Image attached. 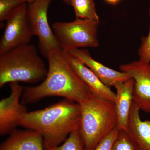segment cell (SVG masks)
I'll list each match as a JSON object with an SVG mask.
<instances>
[{"label": "cell", "mask_w": 150, "mask_h": 150, "mask_svg": "<svg viewBox=\"0 0 150 150\" xmlns=\"http://www.w3.org/2000/svg\"><path fill=\"white\" fill-rule=\"evenodd\" d=\"M47 76L37 86L23 88L21 103L25 105L38 102L44 98L58 96L80 103L91 93L88 88L75 72L62 50L51 52L47 58Z\"/></svg>", "instance_id": "1"}, {"label": "cell", "mask_w": 150, "mask_h": 150, "mask_svg": "<svg viewBox=\"0 0 150 150\" xmlns=\"http://www.w3.org/2000/svg\"><path fill=\"white\" fill-rule=\"evenodd\" d=\"M80 121L79 104L64 98L44 109L28 112L19 126L39 133L47 150L64 143L71 133L79 129Z\"/></svg>", "instance_id": "2"}, {"label": "cell", "mask_w": 150, "mask_h": 150, "mask_svg": "<svg viewBox=\"0 0 150 150\" xmlns=\"http://www.w3.org/2000/svg\"><path fill=\"white\" fill-rule=\"evenodd\" d=\"M79 104L81 121L79 130L84 150H94L103 137L117 128L115 103L91 93Z\"/></svg>", "instance_id": "3"}, {"label": "cell", "mask_w": 150, "mask_h": 150, "mask_svg": "<svg viewBox=\"0 0 150 150\" xmlns=\"http://www.w3.org/2000/svg\"><path fill=\"white\" fill-rule=\"evenodd\" d=\"M48 69L31 44L16 47L0 55V87L11 83L34 84L44 81Z\"/></svg>", "instance_id": "4"}, {"label": "cell", "mask_w": 150, "mask_h": 150, "mask_svg": "<svg viewBox=\"0 0 150 150\" xmlns=\"http://www.w3.org/2000/svg\"><path fill=\"white\" fill-rule=\"evenodd\" d=\"M99 21L76 18L71 22H57L52 28L56 40L65 52L80 48H96Z\"/></svg>", "instance_id": "5"}, {"label": "cell", "mask_w": 150, "mask_h": 150, "mask_svg": "<svg viewBox=\"0 0 150 150\" xmlns=\"http://www.w3.org/2000/svg\"><path fill=\"white\" fill-rule=\"evenodd\" d=\"M52 0H35L27 4V16L33 35L37 36L38 46L43 57L47 58L51 52L62 50L49 25V6Z\"/></svg>", "instance_id": "6"}, {"label": "cell", "mask_w": 150, "mask_h": 150, "mask_svg": "<svg viewBox=\"0 0 150 150\" xmlns=\"http://www.w3.org/2000/svg\"><path fill=\"white\" fill-rule=\"evenodd\" d=\"M27 4L25 3L10 14L0 40V55L11 49L28 45L33 36L27 16Z\"/></svg>", "instance_id": "7"}, {"label": "cell", "mask_w": 150, "mask_h": 150, "mask_svg": "<svg viewBox=\"0 0 150 150\" xmlns=\"http://www.w3.org/2000/svg\"><path fill=\"white\" fill-rule=\"evenodd\" d=\"M11 94L0 101V135L9 134L15 130L22 117L28 112L27 108L21 103L24 87L18 83H9Z\"/></svg>", "instance_id": "8"}, {"label": "cell", "mask_w": 150, "mask_h": 150, "mask_svg": "<svg viewBox=\"0 0 150 150\" xmlns=\"http://www.w3.org/2000/svg\"><path fill=\"white\" fill-rule=\"evenodd\" d=\"M134 80L133 101L140 110L150 113V64L139 61L119 67Z\"/></svg>", "instance_id": "9"}, {"label": "cell", "mask_w": 150, "mask_h": 150, "mask_svg": "<svg viewBox=\"0 0 150 150\" xmlns=\"http://www.w3.org/2000/svg\"><path fill=\"white\" fill-rule=\"evenodd\" d=\"M66 53L79 60L108 87H114L118 83L126 81L132 78L127 73L112 69L97 62L91 57L86 49L78 48Z\"/></svg>", "instance_id": "10"}, {"label": "cell", "mask_w": 150, "mask_h": 150, "mask_svg": "<svg viewBox=\"0 0 150 150\" xmlns=\"http://www.w3.org/2000/svg\"><path fill=\"white\" fill-rule=\"evenodd\" d=\"M67 53V59L73 69L88 88L93 94L105 100L115 102V93L105 85L86 66L79 60Z\"/></svg>", "instance_id": "11"}, {"label": "cell", "mask_w": 150, "mask_h": 150, "mask_svg": "<svg viewBox=\"0 0 150 150\" xmlns=\"http://www.w3.org/2000/svg\"><path fill=\"white\" fill-rule=\"evenodd\" d=\"M0 146V150H45L43 137L31 129L14 130Z\"/></svg>", "instance_id": "12"}, {"label": "cell", "mask_w": 150, "mask_h": 150, "mask_svg": "<svg viewBox=\"0 0 150 150\" xmlns=\"http://www.w3.org/2000/svg\"><path fill=\"white\" fill-rule=\"evenodd\" d=\"M135 81L133 78L114 86L116 89L114 103L118 118V129L128 130L129 113L133 103V91Z\"/></svg>", "instance_id": "13"}, {"label": "cell", "mask_w": 150, "mask_h": 150, "mask_svg": "<svg viewBox=\"0 0 150 150\" xmlns=\"http://www.w3.org/2000/svg\"><path fill=\"white\" fill-rule=\"evenodd\" d=\"M139 111L133 101L129 113L128 130L140 150H150V120L142 121Z\"/></svg>", "instance_id": "14"}, {"label": "cell", "mask_w": 150, "mask_h": 150, "mask_svg": "<svg viewBox=\"0 0 150 150\" xmlns=\"http://www.w3.org/2000/svg\"><path fill=\"white\" fill-rule=\"evenodd\" d=\"M76 18L99 21L94 0H71Z\"/></svg>", "instance_id": "15"}, {"label": "cell", "mask_w": 150, "mask_h": 150, "mask_svg": "<svg viewBox=\"0 0 150 150\" xmlns=\"http://www.w3.org/2000/svg\"><path fill=\"white\" fill-rule=\"evenodd\" d=\"M112 150H140L139 145L128 130L119 129Z\"/></svg>", "instance_id": "16"}, {"label": "cell", "mask_w": 150, "mask_h": 150, "mask_svg": "<svg viewBox=\"0 0 150 150\" xmlns=\"http://www.w3.org/2000/svg\"><path fill=\"white\" fill-rule=\"evenodd\" d=\"M47 150H84V144L79 129L73 131L62 145Z\"/></svg>", "instance_id": "17"}, {"label": "cell", "mask_w": 150, "mask_h": 150, "mask_svg": "<svg viewBox=\"0 0 150 150\" xmlns=\"http://www.w3.org/2000/svg\"><path fill=\"white\" fill-rule=\"evenodd\" d=\"M26 2V0H0V21H6L15 9Z\"/></svg>", "instance_id": "18"}, {"label": "cell", "mask_w": 150, "mask_h": 150, "mask_svg": "<svg viewBox=\"0 0 150 150\" xmlns=\"http://www.w3.org/2000/svg\"><path fill=\"white\" fill-rule=\"evenodd\" d=\"M148 13L150 18V6ZM138 54L140 61L150 63V25L148 35L142 36L141 38V45L138 50Z\"/></svg>", "instance_id": "19"}, {"label": "cell", "mask_w": 150, "mask_h": 150, "mask_svg": "<svg viewBox=\"0 0 150 150\" xmlns=\"http://www.w3.org/2000/svg\"><path fill=\"white\" fill-rule=\"evenodd\" d=\"M118 130V128L113 130L100 141L94 150H112L113 143Z\"/></svg>", "instance_id": "20"}, {"label": "cell", "mask_w": 150, "mask_h": 150, "mask_svg": "<svg viewBox=\"0 0 150 150\" xmlns=\"http://www.w3.org/2000/svg\"><path fill=\"white\" fill-rule=\"evenodd\" d=\"M121 0H105L107 3L109 4H111L113 5H115L119 2Z\"/></svg>", "instance_id": "21"}, {"label": "cell", "mask_w": 150, "mask_h": 150, "mask_svg": "<svg viewBox=\"0 0 150 150\" xmlns=\"http://www.w3.org/2000/svg\"><path fill=\"white\" fill-rule=\"evenodd\" d=\"M26 1H27V3H29L33 1H35V0H26ZM62 1L68 5H71V0H62Z\"/></svg>", "instance_id": "22"}]
</instances>
